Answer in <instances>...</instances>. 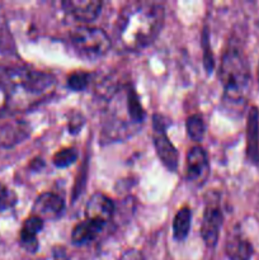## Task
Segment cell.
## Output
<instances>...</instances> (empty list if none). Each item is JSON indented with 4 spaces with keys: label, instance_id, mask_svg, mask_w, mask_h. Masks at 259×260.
Masks as SVG:
<instances>
[{
    "label": "cell",
    "instance_id": "6da1fadb",
    "mask_svg": "<svg viewBox=\"0 0 259 260\" xmlns=\"http://www.w3.org/2000/svg\"><path fill=\"white\" fill-rule=\"evenodd\" d=\"M165 10L159 3L136 2L122 9L116 23L119 47L136 52L151 45L164 25Z\"/></svg>",
    "mask_w": 259,
    "mask_h": 260
},
{
    "label": "cell",
    "instance_id": "7a4b0ae2",
    "mask_svg": "<svg viewBox=\"0 0 259 260\" xmlns=\"http://www.w3.org/2000/svg\"><path fill=\"white\" fill-rule=\"evenodd\" d=\"M108 96L106 117L102 124V141L116 142L136 134L144 124L145 109L131 84L114 86Z\"/></svg>",
    "mask_w": 259,
    "mask_h": 260
},
{
    "label": "cell",
    "instance_id": "3957f363",
    "mask_svg": "<svg viewBox=\"0 0 259 260\" xmlns=\"http://www.w3.org/2000/svg\"><path fill=\"white\" fill-rule=\"evenodd\" d=\"M218 76L223 89V101L233 106H243L250 86V70L241 51L236 48L225 51Z\"/></svg>",
    "mask_w": 259,
    "mask_h": 260
},
{
    "label": "cell",
    "instance_id": "277c9868",
    "mask_svg": "<svg viewBox=\"0 0 259 260\" xmlns=\"http://www.w3.org/2000/svg\"><path fill=\"white\" fill-rule=\"evenodd\" d=\"M70 43L79 55L89 60L103 57L112 46L111 38L103 29L89 25L75 28L70 33Z\"/></svg>",
    "mask_w": 259,
    "mask_h": 260
},
{
    "label": "cell",
    "instance_id": "5b68a950",
    "mask_svg": "<svg viewBox=\"0 0 259 260\" xmlns=\"http://www.w3.org/2000/svg\"><path fill=\"white\" fill-rule=\"evenodd\" d=\"M169 121L161 114L152 116V141L156 150L157 157L165 168L170 172H175L178 168V151L167 135Z\"/></svg>",
    "mask_w": 259,
    "mask_h": 260
},
{
    "label": "cell",
    "instance_id": "8992f818",
    "mask_svg": "<svg viewBox=\"0 0 259 260\" xmlns=\"http://www.w3.org/2000/svg\"><path fill=\"white\" fill-rule=\"evenodd\" d=\"M223 223V213L216 202H208L203 211L201 238L208 248H215L220 236V230Z\"/></svg>",
    "mask_w": 259,
    "mask_h": 260
},
{
    "label": "cell",
    "instance_id": "52a82bcc",
    "mask_svg": "<svg viewBox=\"0 0 259 260\" xmlns=\"http://www.w3.org/2000/svg\"><path fill=\"white\" fill-rule=\"evenodd\" d=\"M210 165H208L207 155L201 146H195L189 150L185 161V177L189 183L193 184H203L208 177Z\"/></svg>",
    "mask_w": 259,
    "mask_h": 260
},
{
    "label": "cell",
    "instance_id": "ba28073f",
    "mask_svg": "<svg viewBox=\"0 0 259 260\" xmlns=\"http://www.w3.org/2000/svg\"><path fill=\"white\" fill-rule=\"evenodd\" d=\"M33 215L45 220H57L65 211V201L60 194L45 192L36 198L33 203Z\"/></svg>",
    "mask_w": 259,
    "mask_h": 260
},
{
    "label": "cell",
    "instance_id": "9c48e42d",
    "mask_svg": "<svg viewBox=\"0 0 259 260\" xmlns=\"http://www.w3.org/2000/svg\"><path fill=\"white\" fill-rule=\"evenodd\" d=\"M63 12L78 22L90 23L101 14L103 3L99 0H66L61 3Z\"/></svg>",
    "mask_w": 259,
    "mask_h": 260
},
{
    "label": "cell",
    "instance_id": "30bf717a",
    "mask_svg": "<svg viewBox=\"0 0 259 260\" xmlns=\"http://www.w3.org/2000/svg\"><path fill=\"white\" fill-rule=\"evenodd\" d=\"M114 215V203L103 193H94L85 206V220L106 225Z\"/></svg>",
    "mask_w": 259,
    "mask_h": 260
},
{
    "label": "cell",
    "instance_id": "8fae6325",
    "mask_svg": "<svg viewBox=\"0 0 259 260\" xmlns=\"http://www.w3.org/2000/svg\"><path fill=\"white\" fill-rule=\"evenodd\" d=\"M246 157L253 165L259 164V111L251 107L246 122Z\"/></svg>",
    "mask_w": 259,
    "mask_h": 260
},
{
    "label": "cell",
    "instance_id": "7c38bea8",
    "mask_svg": "<svg viewBox=\"0 0 259 260\" xmlns=\"http://www.w3.org/2000/svg\"><path fill=\"white\" fill-rule=\"evenodd\" d=\"M43 223L45 221L38 216H29L27 220L23 222L22 229H20L19 234V243L24 250L28 253H36L40 248V243H38L37 235L42 231Z\"/></svg>",
    "mask_w": 259,
    "mask_h": 260
},
{
    "label": "cell",
    "instance_id": "4fadbf2b",
    "mask_svg": "<svg viewBox=\"0 0 259 260\" xmlns=\"http://www.w3.org/2000/svg\"><path fill=\"white\" fill-rule=\"evenodd\" d=\"M225 251L230 260H250L253 246L241 234H233L226 241Z\"/></svg>",
    "mask_w": 259,
    "mask_h": 260
},
{
    "label": "cell",
    "instance_id": "5bb4252c",
    "mask_svg": "<svg viewBox=\"0 0 259 260\" xmlns=\"http://www.w3.org/2000/svg\"><path fill=\"white\" fill-rule=\"evenodd\" d=\"M104 226L106 225L96 222V221H83L74 228L73 233H71V241L74 245H84L89 241H93L102 233Z\"/></svg>",
    "mask_w": 259,
    "mask_h": 260
},
{
    "label": "cell",
    "instance_id": "9a60e30c",
    "mask_svg": "<svg viewBox=\"0 0 259 260\" xmlns=\"http://www.w3.org/2000/svg\"><path fill=\"white\" fill-rule=\"evenodd\" d=\"M192 211L189 207H182L173 220V236L175 240H184L190 230Z\"/></svg>",
    "mask_w": 259,
    "mask_h": 260
},
{
    "label": "cell",
    "instance_id": "2e32d148",
    "mask_svg": "<svg viewBox=\"0 0 259 260\" xmlns=\"http://www.w3.org/2000/svg\"><path fill=\"white\" fill-rule=\"evenodd\" d=\"M185 128L190 140L195 142H201L205 136V122L201 114H190L185 122Z\"/></svg>",
    "mask_w": 259,
    "mask_h": 260
},
{
    "label": "cell",
    "instance_id": "e0dca14e",
    "mask_svg": "<svg viewBox=\"0 0 259 260\" xmlns=\"http://www.w3.org/2000/svg\"><path fill=\"white\" fill-rule=\"evenodd\" d=\"M10 99L8 86V66H0V114H9Z\"/></svg>",
    "mask_w": 259,
    "mask_h": 260
},
{
    "label": "cell",
    "instance_id": "ac0fdd59",
    "mask_svg": "<svg viewBox=\"0 0 259 260\" xmlns=\"http://www.w3.org/2000/svg\"><path fill=\"white\" fill-rule=\"evenodd\" d=\"M78 159V151L74 147H66V149H61L53 155L52 162L56 168H68L73 165Z\"/></svg>",
    "mask_w": 259,
    "mask_h": 260
},
{
    "label": "cell",
    "instance_id": "d6986e66",
    "mask_svg": "<svg viewBox=\"0 0 259 260\" xmlns=\"http://www.w3.org/2000/svg\"><path fill=\"white\" fill-rule=\"evenodd\" d=\"M90 83V75L85 71H75L68 76V86L74 91L85 90Z\"/></svg>",
    "mask_w": 259,
    "mask_h": 260
},
{
    "label": "cell",
    "instance_id": "ffe728a7",
    "mask_svg": "<svg viewBox=\"0 0 259 260\" xmlns=\"http://www.w3.org/2000/svg\"><path fill=\"white\" fill-rule=\"evenodd\" d=\"M202 50H203V66H205L207 74H211L215 69V58H213L212 48L210 43V36H208L207 28L203 29L202 33Z\"/></svg>",
    "mask_w": 259,
    "mask_h": 260
},
{
    "label": "cell",
    "instance_id": "44dd1931",
    "mask_svg": "<svg viewBox=\"0 0 259 260\" xmlns=\"http://www.w3.org/2000/svg\"><path fill=\"white\" fill-rule=\"evenodd\" d=\"M17 202L18 197L14 190L0 183V212L13 208L17 205Z\"/></svg>",
    "mask_w": 259,
    "mask_h": 260
},
{
    "label": "cell",
    "instance_id": "7402d4cb",
    "mask_svg": "<svg viewBox=\"0 0 259 260\" xmlns=\"http://www.w3.org/2000/svg\"><path fill=\"white\" fill-rule=\"evenodd\" d=\"M84 123H85V119H84V117L81 116L80 113L73 114V116L69 118V122H68L69 132L73 135L78 134V132H80V129L83 128Z\"/></svg>",
    "mask_w": 259,
    "mask_h": 260
},
{
    "label": "cell",
    "instance_id": "603a6c76",
    "mask_svg": "<svg viewBox=\"0 0 259 260\" xmlns=\"http://www.w3.org/2000/svg\"><path fill=\"white\" fill-rule=\"evenodd\" d=\"M119 260H145L144 255L140 253L139 250H135V249H130L126 253L122 254V256Z\"/></svg>",
    "mask_w": 259,
    "mask_h": 260
},
{
    "label": "cell",
    "instance_id": "cb8c5ba5",
    "mask_svg": "<svg viewBox=\"0 0 259 260\" xmlns=\"http://www.w3.org/2000/svg\"><path fill=\"white\" fill-rule=\"evenodd\" d=\"M53 260H69L68 251L62 246H57L53 250Z\"/></svg>",
    "mask_w": 259,
    "mask_h": 260
},
{
    "label": "cell",
    "instance_id": "d4e9b609",
    "mask_svg": "<svg viewBox=\"0 0 259 260\" xmlns=\"http://www.w3.org/2000/svg\"><path fill=\"white\" fill-rule=\"evenodd\" d=\"M43 167H45V161H43L41 157H36L35 160H32V161H30V169L41 170Z\"/></svg>",
    "mask_w": 259,
    "mask_h": 260
}]
</instances>
